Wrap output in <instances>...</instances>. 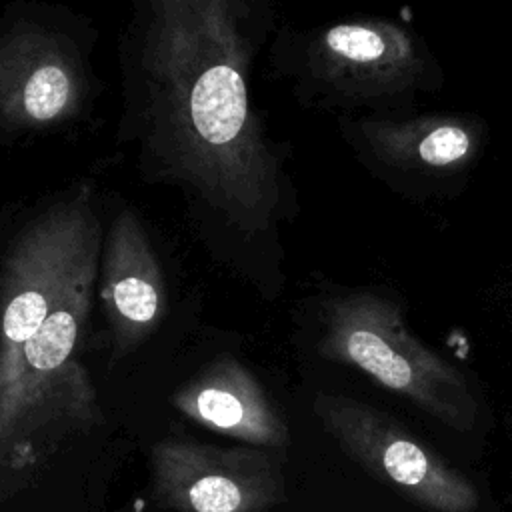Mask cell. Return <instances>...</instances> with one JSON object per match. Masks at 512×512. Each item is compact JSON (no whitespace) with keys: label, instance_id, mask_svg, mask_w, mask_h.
<instances>
[{"label":"cell","instance_id":"6da1fadb","mask_svg":"<svg viewBox=\"0 0 512 512\" xmlns=\"http://www.w3.org/2000/svg\"><path fill=\"white\" fill-rule=\"evenodd\" d=\"M238 4L162 0L140 42L148 146L168 178L256 232L280 202V162L250 108V44Z\"/></svg>","mask_w":512,"mask_h":512},{"label":"cell","instance_id":"7a4b0ae2","mask_svg":"<svg viewBox=\"0 0 512 512\" xmlns=\"http://www.w3.org/2000/svg\"><path fill=\"white\" fill-rule=\"evenodd\" d=\"M322 322L324 358L362 370L454 430L474 426L478 402L466 376L408 330L398 302L348 292L324 306Z\"/></svg>","mask_w":512,"mask_h":512},{"label":"cell","instance_id":"3957f363","mask_svg":"<svg viewBox=\"0 0 512 512\" xmlns=\"http://www.w3.org/2000/svg\"><path fill=\"white\" fill-rule=\"evenodd\" d=\"M314 412L352 460L410 502L434 512L478 508L474 484L388 414L356 398L324 392L316 396Z\"/></svg>","mask_w":512,"mask_h":512},{"label":"cell","instance_id":"277c9868","mask_svg":"<svg viewBox=\"0 0 512 512\" xmlns=\"http://www.w3.org/2000/svg\"><path fill=\"white\" fill-rule=\"evenodd\" d=\"M150 490L168 512H270L284 498V476L264 448L162 438L150 450Z\"/></svg>","mask_w":512,"mask_h":512},{"label":"cell","instance_id":"5b68a950","mask_svg":"<svg viewBox=\"0 0 512 512\" xmlns=\"http://www.w3.org/2000/svg\"><path fill=\"white\" fill-rule=\"evenodd\" d=\"M84 78L68 42L36 26L0 36V126L46 128L72 118Z\"/></svg>","mask_w":512,"mask_h":512},{"label":"cell","instance_id":"8992f818","mask_svg":"<svg viewBox=\"0 0 512 512\" xmlns=\"http://www.w3.org/2000/svg\"><path fill=\"white\" fill-rule=\"evenodd\" d=\"M102 308L116 358L140 346L166 316V286L148 234L132 210L120 212L102 254Z\"/></svg>","mask_w":512,"mask_h":512},{"label":"cell","instance_id":"52a82bcc","mask_svg":"<svg viewBox=\"0 0 512 512\" xmlns=\"http://www.w3.org/2000/svg\"><path fill=\"white\" fill-rule=\"evenodd\" d=\"M312 70L342 92L398 94L414 84L420 52L414 38L386 20H352L324 28L310 48Z\"/></svg>","mask_w":512,"mask_h":512},{"label":"cell","instance_id":"ba28073f","mask_svg":"<svg viewBox=\"0 0 512 512\" xmlns=\"http://www.w3.org/2000/svg\"><path fill=\"white\" fill-rule=\"evenodd\" d=\"M174 408L196 424L254 448H284L288 426L256 376L234 358H222L172 394Z\"/></svg>","mask_w":512,"mask_h":512},{"label":"cell","instance_id":"9c48e42d","mask_svg":"<svg viewBox=\"0 0 512 512\" xmlns=\"http://www.w3.org/2000/svg\"><path fill=\"white\" fill-rule=\"evenodd\" d=\"M360 132L382 162L400 168H456L478 150V130L452 116H422L402 122L364 120Z\"/></svg>","mask_w":512,"mask_h":512}]
</instances>
